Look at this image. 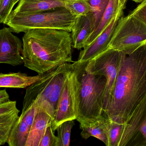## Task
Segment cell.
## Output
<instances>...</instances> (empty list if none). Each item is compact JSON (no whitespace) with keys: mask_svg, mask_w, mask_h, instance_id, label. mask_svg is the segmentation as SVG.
<instances>
[{"mask_svg":"<svg viewBox=\"0 0 146 146\" xmlns=\"http://www.w3.org/2000/svg\"><path fill=\"white\" fill-rule=\"evenodd\" d=\"M120 65L107 115L124 123L146 96V42L121 51Z\"/></svg>","mask_w":146,"mask_h":146,"instance_id":"1","label":"cell"},{"mask_svg":"<svg viewBox=\"0 0 146 146\" xmlns=\"http://www.w3.org/2000/svg\"><path fill=\"white\" fill-rule=\"evenodd\" d=\"M25 67L40 76L62 64L73 62L71 33L67 31L36 28L22 38Z\"/></svg>","mask_w":146,"mask_h":146,"instance_id":"2","label":"cell"},{"mask_svg":"<svg viewBox=\"0 0 146 146\" xmlns=\"http://www.w3.org/2000/svg\"><path fill=\"white\" fill-rule=\"evenodd\" d=\"M71 63L56 67L42 75L41 79L27 88L23 100L22 112L32 105L47 113L52 122L62 90Z\"/></svg>","mask_w":146,"mask_h":146,"instance_id":"3","label":"cell"},{"mask_svg":"<svg viewBox=\"0 0 146 146\" xmlns=\"http://www.w3.org/2000/svg\"><path fill=\"white\" fill-rule=\"evenodd\" d=\"M86 62L76 61L72 63L79 83V115L76 120L80 124L94 122L105 114L102 105L106 78L88 71Z\"/></svg>","mask_w":146,"mask_h":146,"instance_id":"4","label":"cell"},{"mask_svg":"<svg viewBox=\"0 0 146 146\" xmlns=\"http://www.w3.org/2000/svg\"><path fill=\"white\" fill-rule=\"evenodd\" d=\"M75 17L65 7L24 14H10L6 24L13 32L25 33L31 29L48 28L71 32Z\"/></svg>","mask_w":146,"mask_h":146,"instance_id":"5","label":"cell"},{"mask_svg":"<svg viewBox=\"0 0 146 146\" xmlns=\"http://www.w3.org/2000/svg\"><path fill=\"white\" fill-rule=\"evenodd\" d=\"M146 42V25L131 14L117 22L108 48L120 51L133 49Z\"/></svg>","mask_w":146,"mask_h":146,"instance_id":"6","label":"cell"},{"mask_svg":"<svg viewBox=\"0 0 146 146\" xmlns=\"http://www.w3.org/2000/svg\"><path fill=\"white\" fill-rule=\"evenodd\" d=\"M121 57V51L108 48L87 61L86 64V68L88 71L102 75L106 78L102 109L104 113L106 115L118 73Z\"/></svg>","mask_w":146,"mask_h":146,"instance_id":"7","label":"cell"},{"mask_svg":"<svg viewBox=\"0 0 146 146\" xmlns=\"http://www.w3.org/2000/svg\"><path fill=\"white\" fill-rule=\"evenodd\" d=\"M79 83L72 64L67 73L51 127L54 132L64 122L76 120L79 115Z\"/></svg>","mask_w":146,"mask_h":146,"instance_id":"8","label":"cell"},{"mask_svg":"<svg viewBox=\"0 0 146 146\" xmlns=\"http://www.w3.org/2000/svg\"><path fill=\"white\" fill-rule=\"evenodd\" d=\"M118 146H146V96L124 123Z\"/></svg>","mask_w":146,"mask_h":146,"instance_id":"9","label":"cell"},{"mask_svg":"<svg viewBox=\"0 0 146 146\" xmlns=\"http://www.w3.org/2000/svg\"><path fill=\"white\" fill-rule=\"evenodd\" d=\"M10 28L0 30V63L19 66L24 63L21 40L12 33Z\"/></svg>","mask_w":146,"mask_h":146,"instance_id":"10","label":"cell"},{"mask_svg":"<svg viewBox=\"0 0 146 146\" xmlns=\"http://www.w3.org/2000/svg\"><path fill=\"white\" fill-rule=\"evenodd\" d=\"M124 9L122 6L120 7L106 28L92 43L81 51L77 61H88L108 49L117 22L119 19L122 16Z\"/></svg>","mask_w":146,"mask_h":146,"instance_id":"11","label":"cell"},{"mask_svg":"<svg viewBox=\"0 0 146 146\" xmlns=\"http://www.w3.org/2000/svg\"><path fill=\"white\" fill-rule=\"evenodd\" d=\"M37 109L34 104L22 112L14 124L7 143L9 146H26Z\"/></svg>","mask_w":146,"mask_h":146,"instance_id":"12","label":"cell"},{"mask_svg":"<svg viewBox=\"0 0 146 146\" xmlns=\"http://www.w3.org/2000/svg\"><path fill=\"white\" fill-rule=\"evenodd\" d=\"M95 29V17L92 12L75 18L71 32L72 47L78 50L84 48L88 39Z\"/></svg>","mask_w":146,"mask_h":146,"instance_id":"13","label":"cell"},{"mask_svg":"<svg viewBox=\"0 0 146 146\" xmlns=\"http://www.w3.org/2000/svg\"><path fill=\"white\" fill-rule=\"evenodd\" d=\"M16 102L9 100L0 104V146L7 143L11 129L19 118Z\"/></svg>","mask_w":146,"mask_h":146,"instance_id":"14","label":"cell"},{"mask_svg":"<svg viewBox=\"0 0 146 146\" xmlns=\"http://www.w3.org/2000/svg\"><path fill=\"white\" fill-rule=\"evenodd\" d=\"M111 121L107 115L103 114L99 119L94 122L80 124L82 130L81 136L85 139L90 137H95L108 146V130Z\"/></svg>","mask_w":146,"mask_h":146,"instance_id":"15","label":"cell"},{"mask_svg":"<svg viewBox=\"0 0 146 146\" xmlns=\"http://www.w3.org/2000/svg\"><path fill=\"white\" fill-rule=\"evenodd\" d=\"M65 0H20L11 14H24L64 7Z\"/></svg>","mask_w":146,"mask_h":146,"instance_id":"16","label":"cell"},{"mask_svg":"<svg viewBox=\"0 0 146 146\" xmlns=\"http://www.w3.org/2000/svg\"><path fill=\"white\" fill-rule=\"evenodd\" d=\"M50 117L45 112L37 109L26 146H39L46 129L51 125Z\"/></svg>","mask_w":146,"mask_h":146,"instance_id":"17","label":"cell"},{"mask_svg":"<svg viewBox=\"0 0 146 146\" xmlns=\"http://www.w3.org/2000/svg\"><path fill=\"white\" fill-rule=\"evenodd\" d=\"M39 75L29 76L21 72L0 73V88H25L41 79Z\"/></svg>","mask_w":146,"mask_h":146,"instance_id":"18","label":"cell"},{"mask_svg":"<svg viewBox=\"0 0 146 146\" xmlns=\"http://www.w3.org/2000/svg\"><path fill=\"white\" fill-rule=\"evenodd\" d=\"M121 6H122L119 4L117 0H110L108 6L98 25L88 39L85 47L88 46L90 44L92 43L95 40V39L106 28Z\"/></svg>","mask_w":146,"mask_h":146,"instance_id":"19","label":"cell"},{"mask_svg":"<svg viewBox=\"0 0 146 146\" xmlns=\"http://www.w3.org/2000/svg\"><path fill=\"white\" fill-rule=\"evenodd\" d=\"M64 7L75 18L86 15L91 11L87 0H65Z\"/></svg>","mask_w":146,"mask_h":146,"instance_id":"20","label":"cell"},{"mask_svg":"<svg viewBox=\"0 0 146 146\" xmlns=\"http://www.w3.org/2000/svg\"><path fill=\"white\" fill-rule=\"evenodd\" d=\"M74 125V120L66 121L60 124L57 130L58 146H69L72 129Z\"/></svg>","mask_w":146,"mask_h":146,"instance_id":"21","label":"cell"},{"mask_svg":"<svg viewBox=\"0 0 146 146\" xmlns=\"http://www.w3.org/2000/svg\"><path fill=\"white\" fill-rule=\"evenodd\" d=\"M124 123L111 121L108 130V146H118L123 133Z\"/></svg>","mask_w":146,"mask_h":146,"instance_id":"22","label":"cell"},{"mask_svg":"<svg viewBox=\"0 0 146 146\" xmlns=\"http://www.w3.org/2000/svg\"><path fill=\"white\" fill-rule=\"evenodd\" d=\"M95 17V28L103 16L110 0H87Z\"/></svg>","mask_w":146,"mask_h":146,"instance_id":"23","label":"cell"},{"mask_svg":"<svg viewBox=\"0 0 146 146\" xmlns=\"http://www.w3.org/2000/svg\"><path fill=\"white\" fill-rule=\"evenodd\" d=\"M39 146H58V138L55 135L51 125L46 129Z\"/></svg>","mask_w":146,"mask_h":146,"instance_id":"24","label":"cell"},{"mask_svg":"<svg viewBox=\"0 0 146 146\" xmlns=\"http://www.w3.org/2000/svg\"><path fill=\"white\" fill-rule=\"evenodd\" d=\"M12 0H0V23L6 24L13 9Z\"/></svg>","mask_w":146,"mask_h":146,"instance_id":"25","label":"cell"},{"mask_svg":"<svg viewBox=\"0 0 146 146\" xmlns=\"http://www.w3.org/2000/svg\"><path fill=\"white\" fill-rule=\"evenodd\" d=\"M130 14L139 19L146 25V0L142 2Z\"/></svg>","mask_w":146,"mask_h":146,"instance_id":"26","label":"cell"},{"mask_svg":"<svg viewBox=\"0 0 146 146\" xmlns=\"http://www.w3.org/2000/svg\"><path fill=\"white\" fill-rule=\"evenodd\" d=\"M9 95L6 89L0 90V104L9 100Z\"/></svg>","mask_w":146,"mask_h":146,"instance_id":"27","label":"cell"},{"mask_svg":"<svg viewBox=\"0 0 146 146\" xmlns=\"http://www.w3.org/2000/svg\"><path fill=\"white\" fill-rule=\"evenodd\" d=\"M119 2V4L121 6H123L124 9L126 8V4L128 0H117Z\"/></svg>","mask_w":146,"mask_h":146,"instance_id":"28","label":"cell"},{"mask_svg":"<svg viewBox=\"0 0 146 146\" xmlns=\"http://www.w3.org/2000/svg\"><path fill=\"white\" fill-rule=\"evenodd\" d=\"M20 0H12V3H11V8L13 9L15 5L17 3L19 2Z\"/></svg>","mask_w":146,"mask_h":146,"instance_id":"29","label":"cell"},{"mask_svg":"<svg viewBox=\"0 0 146 146\" xmlns=\"http://www.w3.org/2000/svg\"><path fill=\"white\" fill-rule=\"evenodd\" d=\"M132 1L136 3H141L143 1H145V0H132Z\"/></svg>","mask_w":146,"mask_h":146,"instance_id":"30","label":"cell"}]
</instances>
